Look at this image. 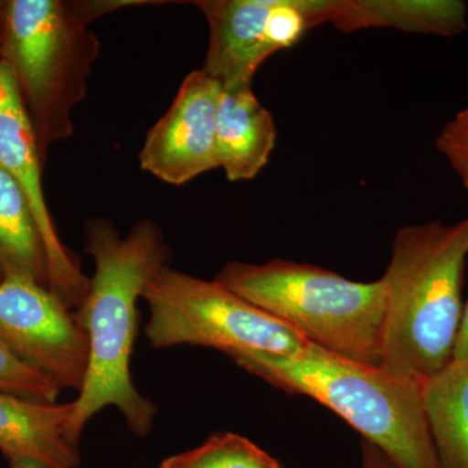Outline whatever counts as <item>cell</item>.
Listing matches in <instances>:
<instances>
[{
    "mask_svg": "<svg viewBox=\"0 0 468 468\" xmlns=\"http://www.w3.org/2000/svg\"><path fill=\"white\" fill-rule=\"evenodd\" d=\"M3 279V273H2V271H0V280Z\"/></svg>",
    "mask_w": 468,
    "mask_h": 468,
    "instance_id": "cb8c5ba5",
    "label": "cell"
},
{
    "mask_svg": "<svg viewBox=\"0 0 468 468\" xmlns=\"http://www.w3.org/2000/svg\"><path fill=\"white\" fill-rule=\"evenodd\" d=\"M0 165L23 190L48 257L50 289L70 310L79 309L90 279L58 239L42 187L41 153L12 68L0 61Z\"/></svg>",
    "mask_w": 468,
    "mask_h": 468,
    "instance_id": "9c48e42d",
    "label": "cell"
},
{
    "mask_svg": "<svg viewBox=\"0 0 468 468\" xmlns=\"http://www.w3.org/2000/svg\"><path fill=\"white\" fill-rule=\"evenodd\" d=\"M171 460L180 468H282L260 446L232 432L212 435L198 448Z\"/></svg>",
    "mask_w": 468,
    "mask_h": 468,
    "instance_id": "2e32d148",
    "label": "cell"
},
{
    "mask_svg": "<svg viewBox=\"0 0 468 468\" xmlns=\"http://www.w3.org/2000/svg\"><path fill=\"white\" fill-rule=\"evenodd\" d=\"M468 218L399 228L384 276L381 367L424 383L454 358L464 304Z\"/></svg>",
    "mask_w": 468,
    "mask_h": 468,
    "instance_id": "7a4b0ae2",
    "label": "cell"
},
{
    "mask_svg": "<svg viewBox=\"0 0 468 468\" xmlns=\"http://www.w3.org/2000/svg\"><path fill=\"white\" fill-rule=\"evenodd\" d=\"M208 26L201 69L223 89L251 86L268 58L328 24L329 0H197Z\"/></svg>",
    "mask_w": 468,
    "mask_h": 468,
    "instance_id": "52a82bcc",
    "label": "cell"
},
{
    "mask_svg": "<svg viewBox=\"0 0 468 468\" xmlns=\"http://www.w3.org/2000/svg\"><path fill=\"white\" fill-rule=\"evenodd\" d=\"M220 91L202 69L185 77L171 107L146 135L141 168L176 186L218 168L215 129Z\"/></svg>",
    "mask_w": 468,
    "mask_h": 468,
    "instance_id": "30bf717a",
    "label": "cell"
},
{
    "mask_svg": "<svg viewBox=\"0 0 468 468\" xmlns=\"http://www.w3.org/2000/svg\"><path fill=\"white\" fill-rule=\"evenodd\" d=\"M72 402L30 401L0 392V452L9 463L36 462L48 468H76L79 446L66 437Z\"/></svg>",
    "mask_w": 468,
    "mask_h": 468,
    "instance_id": "8fae6325",
    "label": "cell"
},
{
    "mask_svg": "<svg viewBox=\"0 0 468 468\" xmlns=\"http://www.w3.org/2000/svg\"><path fill=\"white\" fill-rule=\"evenodd\" d=\"M0 271L17 273L50 288L41 234L23 190L0 165Z\"/></svg>",
    "mask_w": 468,
    "mask_h": 468,
    "instance_id": "9a60e30c",
    "label": "cell"
},
{
    "mask_svg": "<svg viewBox=\"0 0 468 468\" xmlns=\"http://www.w3.org/2000/svg\"><path fill=\"white\" fill-rule=\"evenodd\" d=\"M436 147L460 176L468 192V125L452 119L440 132Z\"/></svg>",
    "mask_w": 468,
    "mask_h": 468,
    "instance_id": "ac0fdd59",
    "label": "cell"
},
{
    "mask_svg": "<svg viewBox=\"0 0 468 468\" xmlns=\"http://www.w3.org/2000/svg\"><path fill=\"white\" fill-rule=\"evenodd\" d=\"M454 119L458 120V122H462V124L468 125V107L467 109L460 111V112L457 113V116H455Z\"/></svg>",
    "mask_w": 468,
    "mask_h": 468,
    "instance_id": "7402d4cb",
    "label": "cell"
},
{
    "mask_svg": "<svg viewBox=\"0 0 468 468\" xmlns=\"http://www.w3.org/2000/svg\"><path fill=\"white\" fill-rule=\"evenodd\" d=\"M214 280L314 346L351 362L381 366L383 280L353 282L324 268L282 260L230 261Z\"/></svg>",
    "mask_w": 468,
    "mask_h": 468,
    "instance_id": "5b68a950",
    "label": "cell"
},
{
    "mask_svg": "<svg viewBox=\"0 0 468 468\" xmlns=\"http://www.w3.org/2000/svg\"><path fill=\"white\" fill-rule=\"evenodd\" d=\"M360 468H396L385 457L383 452L367 441L362 442V467Z\"/></svg>",
    "mask_w": 468,
    "mask_h": 468,
    "instance_id": "d6986e66",
    "label": "cell"
},
{
    "mask_svg": "<svg viewBox=\"0 0 468 468\" xmlns=\"http://www.w3.org/2000/svg\"><path fill=\"white\" fill-rule=\"evenodd\" d=\"M9 464H11V468H48L42 466V464L36 463V462L29 461L11 462Z\"/></svg>",
    "mask_w": 468,
    "mask_h": 468,
    "instance_id": "44dd1931",
    "label": "cell"
},
{
    "mask_svg": "<svg viewBox=\"0 0 468 468\" xmlns=\"http://www.w3.org/2000/svg\"><path fill=\"white\" fill-rule=\"evenodd\" d=\"M150 310L144 328L154 349L192 345L223 353L260 351L294 356L307 341L270 314L218 282L163 267L144 289Z\"/></svg>",
    "mask_w": 468,
    "mask_h": 468,
    "instance_id": "8992f818",
    "label": "cell"
},
{
    "mask_svg": "<svg viewBox=\"0 0 468 468\" xmlns=\"http://www.w3.org/2000/svg\"><path fill=\"white\" fill-rule=\"evenodd\" d=\"M328 24L345 33L389 27L454 37L467 29V5L461 0H331Z\"/></svg>",
    "mask_w": 468,
    "mask_h": 468,
    "instance_id": "4fadbf2b",
    "label": "cell"
},
{
    "mask_svg": "<svg viewBox=\"0 0 468 468\" xmlns=\"http://www.w3.org/2000/svg\"><path fill=\"white\" fill-rule=\"evenodd\" d=\"M249 374L303 394L340 415L396 468H441L423 403V383L381 366L351 362L307 344L294 356L227 354Z\"/></svg>",
    "mask_w": 468,
    "mask_h": 468,
    "instance_id": "3957f363",
    "label": "cell"
},
{
    "mask_svg": "<svg viewBox=\"0 0 468 468\" xmlns=\"http://www.w3.org/2000/svg\"><path fill=\"white\" fill-rule=\"evenodd\" d=\"M441 468H468V359L452 360L421 388Z\"/></svg>",
    "mask_w": 468,
    "mask_h": 468,
    "instance_id": "5bb4252c",
    "label": "cell"
},
{
    "mask_svg": "<svg viewBox=\"0 0 468 468\" xmlns=\"http://www.w3.org/2000/svg\"><path fill=\"white\" fill-rule=\"evenodd\" d=\"M468 359V300L464 304L463 319H462L460 335L455 346L452 360Z\"/></svg>",
    "mask_w": 468,
    "mask_h": 468,
    "instance_id": "ffe728a7",
    "label": "cell"
},
{
    "mask_svg": "<svg viewBox=\"0 0 468 468\" xmlns=\"http://www.w3.org/2000/svg\"><path fill=\"white\" fill-rule=\"evenodd\" d=\"M0 392L30 401L54 403L63 390L0 343Z\"/></svg>",
    "mask_w": 468,
    "mask_h": 468,
    "instance_id": "e0dca14e",
    "label": "cell"
},
{
    "mask_svg": "<svg viewBox=\"0 0 468 468\" xmlns=\"http://www.w3.org/2000/svg\"><path fill=\"white\" fill-rule=\"evenodd\" d=\"M146 0H11L3 11V58L16 76L41 155L75 133L73 111L85 100L100 57L95 18Z\"/></svg>",
    "mask_w": 468,
    "mask_h": 468,
    "instance_id": "277c9868",
    "label": "cell"
},
{
    "mask_svg": "<svg viewBox=\"0 0 468 468\" xmlns=\"http://www.w3.org/2000/svg\"><path fill=\"white\" fill-rule=\"evenodd\" d=\"M85 233L95 272L76 310L88 334L89 363L66 424L67 440L75 446L90 419L109 406L122 412L135 436H147L153 430L158 408L138 392L131 374L140 322L137 302L172 260L165 234L147 218L135 223L124 237L106 218H92Z\"/></svg>",
    "mask_w": 468,
    "mask_h": 468,
    "instance_id": "6da1fadb",
    "label": "cell"
},
{
    "mask_svg": "<svg viewBox=\"0 0 468 468\" xmlns=\"http://www.w3.org/2000/svg\"><path fill=\"white\" fill-rule=\"evenodd\" d=\"M160 468H180L177 464L175 463L174 461L171 460V457L167 458L165 462H163L162 466Z\"/></svg>",
    "mask_w": 468,
    "mask_h": 468,
    "instance_id": "603a6c76",
    "label": "cell"
},
{
    "mask_svg": "<svg viewBox=\"0 0 468 468\" xmlns=\"http://www.w3.org/2000/svg\"><path fill=\"white\" fill-rule=\"evenodd\" d=\"M0 343L64 389L81 390L89 338L76 311L30 277L0 280Z\"/></svg>",
    "mask_w": 468,
    "mask_h": 468,
    "instance_id": "ba28073f",
    "label": "cell"
},
{
    "mask_svg": "<svg viewBox=\"0 0 468 468\" xmlns=\"http://www.w3.org/2000/svg\"><path fill=\"white\" fill-rule=\"evenodd\" d=\"M272 113L258 100L251 86L223 89L217 112V158L228 181L252 180L270 162L276 146Z\"/></svg>",
    "mask_w": 468,
    "mask_h": 468,
    "instance_id": "7c38bea8",
    "label": "cell"
}]
</instances>
